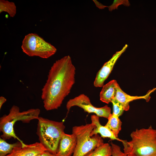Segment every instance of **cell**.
<instances>
[{
	"instance_id": "1",
	"label": "cell",
	"mask_w": 156,
	"mask_h": 156,
	"mask_svg": "<svg viewBox=\"0 0 156 156\" xmlns=\"http://www.w3.org/2000/svg\"><path fill=\"white\" fill-rule=\"evenodd\" d=\"M76 68L69 55L55 62L50 69L42 89L41 98L47 110L57 109L75 83Z\"/></svg>"
},
{
	"instance_id": "2",
	"label": "cell",
	"mask_w": 156,
	"mask_h": 156,
	"mask_svg": "<svg viewBox=\"0 0 156 156\" xmlns=\"http://www.w3.org/2000/svg\"><path fill=\"white\" fill-rule=\"evenodd\" d=\"M129 141L123 140L124 153L129 156H156V130L150 126L136 129Z\"/></svg>"
},
{
	"instance_id": "3",
	"label": "cell",
	"mask_w": 156,
	"mask_h": 156,
	"mask_svg": "<svg viewBox=\"0 0 156 156\" xmlns=\"http://www.w3.org/2000/svg\"><path fill=\"white\" fill-rule=\"evenodd\" d=\"M36 133L40 142L47 151L56 155L65 126L62 122L51 120L41 117L38 119Z\"/></svg>"
},
{
	"instance_id": "4",
	"label": "cell",
	"mask_w": 156,
	"mask_h": 156,
	"mask_svg": "<svg viewBox=\"0 0 156 156\" xmlns=\"http://www.w3.org/2000/svg\"><path fill=\"white\" fill-rule=\"evenodd\" d=\"M38 108L31 109L21 112L19 108L13 105L8 115H4L0 118V131L2 133L1 137L4 140L12 138L17 140L23 144H25L15 133L14 126L15 122L18 121L23 123H28L34 119H38L40 113Z\"/></svg>"
},
{
	"instance_id": "5",
	"label": "cell",
	"mask_w": 156,
	"mask_h": 156,
	"mask_svg": "<svg viewBox=\"0 0 156 156\" xmlns=\"http://www.w3.org/2000/svg\"><path fill=\"white\" fill-rule=\"evenodd\" d=\"M95 127L91 123L73 127L72 133L76 137L77 144L72 156H83L104 143L98 134L91 136V132Z\"/></svg>"
},
{
	"instance_id": "6",
	"label": "cell",
	"mask_w": 156,
	"mask_h": 156,
	"mask_svg": "<svg viewBox=\"0 0 156 156\" xmlns=\"http://www.w3.org/2000/svg\"><path fill=\"white\" fill-rule=\"evenodd\" d=\"M21 48L23 52L29 56H38L47 58L54 55L57 49L36 34L26 35L23 39Z\"/></svg>"
},
{
	"instance_id": "7",
	"label": "cell",
	"mask_w": 156,
	"mask_h": 156,
	"mask_svg": "<svg viewBox=\"0 0 156 156\" xmlns=\"http://www.w3.org/2000/svg\"><path fill=\"white\" fill-rule=\"evenodd\" d=\"M74 106H78L89 113H94L99 117L107 119L112 114L111 108L107 105L101 107H95L92 104L89 98L84 94H81L68 101L66 105L68 113Z\"/></svg>"
},
{
	"instance_id": "8",
	"label": "cell",
	"mask_w": 156,
	"mask_h": 156,
	"mask_svg": "<svg viewBox=\"0 0 156 156\" xmlns=\"http://www.w3.org/2000/svg\"><path fill=\"white\" fill-rule=\"evenodd\" d=\"M128 45L126 44L121 50L116 52L108 61L104 64L98 71L94 82V85L95 87L103 86L105 81L111 73L117 60L125 51Z\"/></svg>"
},
{
	"instance_id": "9",
	"label": "cell",
	"mask_w": 156,
	"mask_h": 156,
	"mask_svg": "<svg viewBox=\"0 0 156 156\" xmlns=\"http://www.w3.org/2000/svg\"><path fill=\"white\" fill-rule=\"evenodd\" d=\"M46 151L47 150L41 143L36 142L16 147L5 156H38Z\"/></svg>"
},
{
	"instance_id": "10",
	"label": "cell",
	"mask_w": 156,
	"mask_h": 156,
	"mask_svg": "<svg viewBox=\"0 0 156 156\" xmlns=\"http://www.w3.org/2000/svg\"><path fill=\"white\" fill-rule=\"evenodd\" d=\"M77 144V139L73 133L67 134L64 132L59 143L57 156H71L74 153Z\"/></svg>"
},
{
	"instance_id": "11",
	"label": "cell",
	"mask_w": 156,
	"mask_h": 156,
	"mask_svg": "<svg viewBox=\"0 0 156 156\" xmlns=\"http://www.w3.org/2000/svg\"><path fill=\"white\" fill-rule=\"evenodd\" d=\"M91 123L95 126V128L91 131L90 136L99 134L103 138H108L111 140H116L122 142L123 140L116 138L113 132L105 125H101L99 122V117L96 115L91 116Z\"/></svg>"
},
{
	"instance_id": "12",
	"label": "cell",
	"mask_w": 156,
	"mask_h": 156,
	"mask_svg": "<svg viewBox=\"0 0 156 156\" xmlns=\"http://www.w3.org/2000/svg\"><path fill=\"white\" fill-rule=\"evenodd\" d=\"M118 83L115 80H112L104 85L100 94V100L109 104L114 99Z\"/></svg>"
},
{
	"instance_id": "13",
	"label": "cell",
	"mask_w": 156,
	"mask_h": 156,
	"mask_svg": "<svg viewBox=\"0 0 156 156\" xmlns=\"http://www.w3.org/2000/svg\"><path fill=\"white\" fill-rule=\"evenodd\" d=\"M147 96H131L126 94L121 88L118 83L116 88L114 99L120 103L123 106L125 111L129 109V103L133 100L140 99H146Z\"/></svg>"
},
{
	"instance_id": "14",
	"label": "cell",
	"mask_w": 156,
	"mask_h": 156,
	"mask_svg": "<svg viewBox=\"0 0 156 156\" xmlns=\"http://www.w3.org/2000/svg\"><path fill=\"white\" fill-rule=\"evenodd\" d=\"M112 149L108 143H103L83 156H111Z\"/></svg>"
},
{
	"instance_id": "15",
	"label": "cell",
	"mask_w": 156,
	"mask_h": 156,
	"mask_svg": "<svg viewBox=\"0 0 156 156\" xmlns=\"http://www.w3.org/2000/svg\"><path fill=\"white\" fill-rule=\"evenodd\" d=\"M108 119V121L105 126L113 132L116 138H118V134L121 129V121L118 117L112 113Z\"/></svg>"
},
{
	"instance_id": "16",
	"label": "cell",
	"mask_w": 156,
	"mask_h": 156,
	"mask_svg": "<svg viewBox=\"0 0 156 156\" xmlns=\"http://www.w3.org/2000/svg\"><path fill=\"white\" fill-rule=\"evenodd\" d=\"M5 140L0 138V156H5L10 153L16 147L26 144H23L19 141L14 143L9 144Z\"/></svg>"
},
{
	"instance_id": "17",
	"label": "cell",
	"mask_w": 156,
	"mask_h": 156,
	"mask_svg": "<svg viewBox=\"0 0 156 156\" xmlns=\"http://www.w3.org/2000/svg\"><path fill=\"white\" fill-rule=\"evenodd\" d=\"M16 11V7L14 2L7 0H0V13L6 12L11 17H13L15 15Z\"/></svg>"
},
{
	"instance_id": "18",
	"label": "cell",
	"mask_w": 156,
	"mask_h": 156,
	"mask_svg": "<svg viewBox=\"0 0 156 156\" xmlns=\"http://www.w3.org/2000/svg\"><path fill=\"white\" fill-rule=\"evenodd\" d=\"M113 106V112L112 114L119 117L123 113L124 111L122 105L119 102L114 99L112 101Z\"/></svg>"
},
{
	"instance_id": "19",
	"label": "cell",
	"mask_w": 156,
	"mask_h": 156,
	"mask_svg": "<svg viewBox=\"0 0 156 156\" xmlns=\"http://www.w3.org/2000/svg\"><path fill=\"white\" fill-rule=\"evenodd\" d=\"M110 144L112 149L111 156H129L122 151L120 147L118 145L112 142Z\"/></svg>"
},
{
	"instance_id": "20",
	"label": "cell",
	"mask_w": 156,
	"mask_h": 156,
	"mask_svg": "<svg viewBox=\"0 0 156 156\" xmlns=\"http://www.w3.org/2000/svg\"><path fill=\"white\" fill-rule=\"evenodd\" d=\"M127 2H129L127 0H114L112 4L111 5L108 6V8L109 10V11H112L113 10L117 9L118 5L121 4H123L124 3L127 4V3L129 4V3H127Z\"/></svg>"
},
{
	"instance_id": "21",
	"label": "cell",
	"mask_w": 156,
	"mask_h": 156,
	"mask_svg": "<svg viewBox=\"0 0 156 156\" xmlns=\"http://www.w3.org/2000/svg\"><path fill=\"white\" fill-rule=\"evenodd\" d=\"M93 1L95 3L96 6L100 9H103L105 7H108V6L103 5L102 4L96 0H93Z\"/></svg>"
},
{
	"instance_id": "22",
	"label": "cell",
	"mask_w": 156,
	"mask_h": 156,
	"mask_svg": "<svg viewBox=\"0 0 156 156\" xmlns=\"http://www.w3.org/2000/svg\"><path fill=\"white\" fill-rule=\"evenodd\" d=\"M38 156H57L56 155L52 154L48 151H46Z\"/></svg>"
},
{
	"instance_id": "23",
	"label": "cell",
	"mask_w": 156,
	"mask_h": 156,
	"mask_svg": "<svg viewBox=\"0 0 156 156\" xmlns=\"http://www.w3.org/2000/svg\"><path fill=\"white\" fill-rule=\"evenodd\" d=\"M6 101V99L3 96L0 97V109L1 108L3 105Z\"/></svg>"
}]
</instances>
